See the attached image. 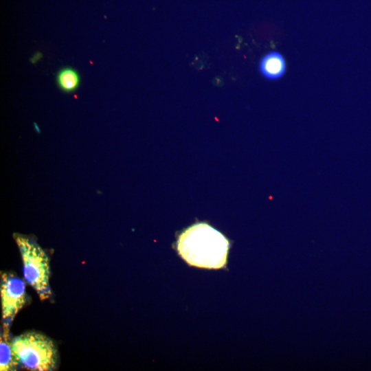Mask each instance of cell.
I'll list each match as a JSON object with an SVG mask.
<instances>
[{"label": "cell", "mask_w": 371, "mask_h": 371, "mask_svg": "<svg viewBox=\"0 0 371 371\" xmlns=\"http://www.w3.org/2000/svg\"><path fill=\"white\" fill-rule=\"evenodd\" d=\"M57 79L59 87L67 92L75 90L79 85L80 80L77 72L71 68L62 69Z\"/></svg>", "instance_id": "obj_7"}, {"label": "cell", "mask_w": 371, "mask_h": 371, "mask_svg": "<svg viewBox=\"0 0 371 371\" xmlns=\"http://www.w3.org/2000/svg\"><path fill=\"white\" fill-rule=\"evenodd\" d=\"M23 262L25 281L37 293L41 300L52 296L49 285L50 266L47 252L29 236L14 234Z\"/></svg>", "instance_id": "obj_3"}, {"label": "cell", "mask_w": 371, "mask_h": 371, "mask_svg": "<svg viewBox=\"0 0 371 371\" xmlns=\"http://www.w3.org/2000/svg\"><path fill=\"white\" fill-rule=\"evenodd\" d=\"M258 68L263 77L269 80H276L281 78L284 74L286 63L280 53L273 51L261 58Z\"/></svg>", "instance_id": "obj_5"}, {"label": "cell", "mask_w": 371, "mask_h": 371, "mask_svg": "<svg viewBox=\"0 0 371 371\" xmlns=\"http://www.w3.org/2000/svg\"><path fill=\"white\" fill-rule=\"evenodd\" d=\"M0 338V370H16L19 366L12 348L10 332L1 331Z\"/></svg>", "instance_id": "obj_6"}, {"label": "cell", "mask_w": 371, "mask_h": 371, "mask_svg": "<svg viewBox=\"0 0 371 371\" xmlns=\"http://www.w3.org/2000/svg\"><path fill=\"white\" fill-rule=\"evenodd\" d=\"M12 348L19 367L32 371H52L57 366L58 352L45 335L28 331L12 339Z\"/></svg>", "instance_id": "obj_2"}, {"label": "cell", "mask_w": 371, "mask_h": 371, "mask_svg": "<svg viewBox=\"0 0 371 371\" xmlns=\"http://www.w3.org/2000/svg\"><path fill=\"white\" fill-rule=\"evenodd\" d=\"M228 240L205 223L194 224L179 236L177 248L190 265L206 269H221L227 262Z\"/></svg>", "instance_id": "obj_1"}, {"label": "cell", "mask_w": 371, "mask_h": 371, "mask_svg": "<svg viewBox=\"0 0 371 371\" xmlns=\"http://www.w3.org/2000/svg\"><path fill=\"white\" fill-rule=\"evenodd\" d=\"M0 294L3 331L10 327L19 311L27 302L25 282L11 272H1Z\"/></svg>", "instance_id": "obj_4"}]
</instances>
